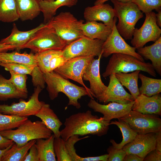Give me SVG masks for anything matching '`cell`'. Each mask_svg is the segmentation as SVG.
<instances>
[{"label": "cell", "mask_w": 161, "mask_h": 161, "mask_svg": "<svg viewBox=\"0 0 161 161\" xmlns=\"http://www.w3.org/2000/svg\"><path fill=\"white\" fill-rule=\"evenodd\" d=\"M89 137L86 136L81 138H79V136L77 135H73L65 141L66 146L71 158V161H106L107 155L105 154L96 157H82L79 156L76 153L74 145L78 141Z\"/></svg>", "instance_id": "cell-29"}, {"label": "cell", "mask_w": 161, "mask_h": 161, "mask_svg": "<svg viewBox=\"0 0 161 161\" xmlns=\"http://www.w3.org/2000/svg\"><path fill=\"white\" fill-rule=\"evenodd\" d=\"M155 133L156 141V149L161 152V130Z\"/></svg>", "instance_id": "cell-49"}, {"label": "cell", "mask_w": 161, "mask_h": 161, "mask_svg": "<svg viewBox=\"0 0 161 161\" xmlns=\"http://www.w3.org/2000/svg\"><path fill=\"white\" fill-rule=\"evenodd\" d=\"M84 22L82 20H78L69 12H62L54 16L47 24L66 44L84 36L80 28Z\"/></svg>", "instance_id": "cell-6"}, {"label": "cell", "mask_w": 161, "mask_h": 161, "mask_svg": "<svg viewBox=\"0 0 161 161\" xmlns=\"http://www.w3.org/2000/svg\"><path fill=\"white\" fill-rule=\"evenodd\" d=\"M123 161H143V159L134 154H126Z\"/></svg>", "instance_id": "cell-47"}, {"label": "cell", "mask_w": 161, "mask_h": 161, "mask_svg": "<svg viewBox=\"0 0 161 161\" xmlns=\"http://www.w3.org/2000/svg\"><path fill=\"white\" fill-rule=\"evenodd\" d=\"M139 9L145 13L153 10L158 12L161 10V0H131Z\"/></svg>", "instance_id": "cell-38"}, {"label": "cell", "mask_w": 161, "mask_h": 161, "mask_svg": "<svg viewBox=\"0 0 161 161\" xmlns=\"http://www.w3.org/2000/svg\"><path fill=\"white\" fill-rule=\"evenodd\" d=\"M66 61L62 54L53 57L49 63V72L54 71L56 68L62 65Z\"/></svg>", "instance_id": "cell-43"}, {"label": "cell", "mask_w": 161, "mask_h": 161, "mask_svg": "<svg viewBox=\"0 0 161 161\" xmlns=\"http://www.w3.org/2000/svg\"><path fill=\"white\" fill-rule=\"evenodd\" d=\"M66 43L47 24L38 30L22 48L37 53L49 50H63Z\"/></svg>", "instance_id": "cell-7"}, {"label": "cell", "mask_w": 161, "mask_h": 161, "mask_svg": "<svg viewBox=\"0 0 161 161\" xmlns=\"http://www.w3.org/2000/svg\"><path fill=\"white\" fill-rule=\"evenodd\" d=\"M119 119L127 123L138 134L156 133L161 130V119L154 114H143L131 110Z\"/></svg>", "instance_id": "cell-10"}, {"label": "cell", "mask_w": 161, "mask_h": 161, "mask_svg": "<svg viewBox=\"0 0 161 161\" xmlns=\"http://www.w3.org/2000/svg\"><path fill=\"white\" fill-rule=\"evenodd\" d=\"M94 56H79L67 60L61 66L54 70L66 79L76 81L86 88L92 96L89 88L84 83L83 76L88 65L94 58Z\"/></svg>", "instance_id": "cell-12"}, {"label": "cell", "mask_w": 161, "mask_h": 161, "mask_svg": "<svg viewBox=\"0 0 161 161\" xmlns=\"http://www.w3.org/2000/svg\"><path fill=\"white\" fill-rule=\"evenodd\" d=\"M28 93L19 90L10 81L0 75V100L5 101L10 99H26Z\"/></svg>", "instance_id": "cell-30"}, {"label": "cell", "mask_w": 161, "mask_h": 161, "mask_svg": "<svg viewBox=\"0 0 161 161\" xmlns=\"http://www.w3.org/2000/svg\"><path fill=\"white\" fill-rule=\"evenodd\" d=\"M14 142L12 140L7 139L0 134V149H4L12 145Z\"/></svg>", "instance_id": "cell-46"}, {"label": "cell", "mask_w": 161, "mask_h": 161, "mask_svg": "<svg viewBox=\"0 0 161 161\" xmlns=\"http://www.w3.org/2000/svg\"><path fill=\"white\" fill-rule=\"evenodd\" d=\"M0 66L4 67L5 70L9 72L27 75H30L32 70L35 67L18 63H3L1 62Z\"/></svg>", "instance_id": "cell-39"}, {"label": "cell", "mask_w": 161, "mask_h": 161, "mask_svg": "<svg viewBox=\"0 0 161 161\" xmlns=\"http://www.w3.org/2000/svg\"><path fill=\"white\" fill-rule=\"evenodd\" d=\"M35 116L39 118L52 131L55 138L61 137L59 129L63 123L50 108L49 104L45 103Z\"/></svg>", "instance_id": "cell-21"}, {"label": "cell", "mask_w": 161, "mask_h": 161, "mask_svg": "<svg viewBox=\"0 0 161 161\" xmlns=\"http://www.w3.org/2000/svg\"><path fill=\"white\" fill-rule=\"evenodd\" d=\"M117 20L116 17H115L112 32L103 44V56L107 58L113 53L124 54L144 61L143 58L136 51V49L128 44L119 33L116 27Z\"/></svg>", "instance_id": "cell-13"}, {"label": "cell", "mask_w": 161, "mask_h": 161, "mask_svg": "<svg viewBox=\"0 0 161 161\" xmlns=\"http://www.w3.org/2000/svg\"><path fill=\"white\" fill-rule=\"evenodd\" d=\"M19 18L22 21L32 20L41 11L39 1L37 0H15Z\"/></svg>", "instance_id": "cell-24"}, {"label": "cell", "mask_w": 161, "mask_h": 161, "mask_svg": "<svg viewBox=\"0 0 161 161\" xmlns=\"http://www.w3.org/2000/svg\"><path fill=\"white\" fill-rule=\"evenodd\" d=\"M114 5L115 17L118 19L117 30L126 40H131L137 22L143 17V13L131 1L111 0Z\"/></svg>", "instance_id": "cell-3"}, {"label": "cell", "mask_w": 161, "mask_h": 161, "mask_svg": "<svg viewBox=\"0 0 161 161\" xmlns=\"http://www.w3.org/2000/svg\"><path fill=\"white\" fill-rule=\"evenodd\" d=\"M104 42L84 35L67 45L62 50V55L66 61L79 56L98 57L103 53Z\"/></svg>", "instance_id": "cell-8"}, {"label": "cell", "mask_w": 161, "mask_h": 161, "mask_svg": "<svg viewBox=\"0 0 161 161\" xmlns=\"http://www.w3.org/2000/svg\"><path fill=\"white\" fill-rule=\"evenodd\" d=\"M102 54L97 59L94 58L92 60L85 69L83 76V80L89 81V89L93 97L96 98L103 94L107 88L102 81L100 74V61Z\"/></svg>", "instance_id": "cell-17"}, {"label": "cell", "mask_w": 161, "mask_h": 161, "mask_svg": "<svg viewBox=\"0 0 161 161\" xmlns=\"http://www.w3.org/2000/svg\"><path fill=\"white\" fill-rule=\"evenodd\" d=\"M36 140H30L24 146L18 147L14 143L5 152L2 161H23L30 147L35 144Z\"/></svg>", "instance_id": "cell-34"}, {"label": "cell", "mask_w": 161, "mask_h": 161, "mask_svg": "<svg viewBox=\"0 0 161 161\" xmlns=\"http://www.w3.org/2000/svg\"><path fill=\"white\" fill-rule=\"evenodd\" d=\"M44 23H41L36 27L28 31L19 30L15 24H13V27L10 34L7 37L2 39L0 44L14 45L17 49L20 50L26 44L34 34L43 27Z\"/></svg>", "instance_id": "cell-20"}, {"label": "cell", "mask_w": 161, "mask_h": 161, "mask_svg": "<svg viewBox=\"0 0 161 161\" xmlns=\"http://www.w3.org/2000/svg\"><path fill=\"white\" fill-rule=\"evenodd\" d=\"M10 72L11 75L9 79L10 81L19 90L28 93L26 86L27 75L17 74L12 72Z\"/></svg>", "instance_id": "cell-40"}, {"label": "cell", "mask_w": 161, "mask_h": 161, "mask_svg": "<svg viewBox=\"0 0 161 161\" xmlns=\"http://www.w3.org/2000/svg\"><path fill=\"white\" fill-rule=\"evenodd\" d=\"M108 157L107 161H123L126 155V152L122 149H117L112 145L107 149Z\"/></svg>", "instance_id": "cell-42"}, {"label": "cell", "mask_w": 161, "mask_h": 161, "mask_svg": "<svg viewBox=\"0 0 161 161\" xmlns=\"http://www.w3.org/2000/svg\"><path fill=\"white\" fill-rule=\"evenodd\" d=\"M65 141L61 137L55 138L53 146L55 156L57 161H71L67 151Z\"/></svg>", "instance_id": "cell-37"}, {"label": "cell", "mask_w": 161, "mask_h": 161, "mask_svg": "<svg viewBox=\"0 0 161 161\" xmlns=\"http://www.w3.org/2000/svg\"><path fill=\"white\" fill-rule=\"evenodd\" d=\"M55 137L52 134L47 139L36 140L34 145L38 152L39 161H56L53 143Z\"/></svg>", "instance_id": "cell-27"}, {"label": "cell", "mask_w": 161, "mask_h": 161, "mask_svg": "<svg viewBox=\"0 0 161 161\" xmlns=\"http://www.w3.org/2000/svg\"><path fill=\"white\" fill-rule=\"evenodd\" d=\"M28 119L27 117L0 113V131L16 128Z\"/></svg>", "instance_id": "cell-36"}, {"label": "cell", "mask_w": 161, "mask_h": 161, "mask_svg": "<svg viewBox=\"0 0 161 161\" xmlns=\"http://www.w3.org/2000/svg\"><path fill=\"white\" fill-rule=\"evenodd\" d=\"M118 121L115 120L110 122V125H116L120 129L122 135L123 139L119 143H117L113 140H111L110 142L112 145L117 149H122L127 144L131 142L137 133L132 129L126 122L118 119Z\"/></svg>", "instance_id": "cell-32"}, {"label": "cell", "mask_w": 161, "mask_h": 161, "mask_svg": "<svg viewBox=\"0 0 161 161\" xmlns=\"http://www.w3.org/2000/svg\"><path fill=\"white\" fill-rule=\"evenodd\" d=\"M78 0H55L52 1H39L41 12L43 14L44 23H48L54 16L57 10L63 6L71 7L75 5Z\"/></svg>", "instance_id": "cell-25"}, {"label": "cell", "mask_w": 161, "mask_h": 161, "mask_svg": "<svg viewBox=\"0 0 161 161\" xmlns=\"http://www.w3.org/2000/svg\"><path fill=\"white\" fill-rule=\"evenodd\" d=\"M19 18L15 0H0V21L10 23Z\"/></svg>", "instance_id": "cell-33"}, {"label": "cell", "mask_w": 161, "mask_h": 161, "mask_svg": "<svg viewBox=\"0 0 161 161\" xmlns=\"http://www.w3.org/2000/svg\"><path fill=\"white\" fill-rule=\"evenodd\" d=\"M131 110L143 114L161 115V95L160 93L150 97L140 94L134 100Z\"/></svg>", "instance_id": "cell-19"}, {"label": "cell", "mask_w": 161, "mask_h": 161, "mask_svg": "<svg viewBox=\"0 0 161 161\" xmlns=\"http://www.w3.org/2000/svg\"><path fill=\"white\" fill-rule=\"evenodd\" d=\"M47 89L49 98L53 100L58 93L62 92L69 99L68 106H72L77 109L81 107L78 100L83 96L88 95L94 99L91 94L84 87L78 86L62 77L54 71L44 73Z\"/></svg>", "instance_id": "cell-2"}, {"label": "cell", "mask_w": 161, "mask_h": 161, "mask_svg": "<svg viewBox=\"0 0 161 161\" xmlns=\"http://www.w3.org/2000/svg\"><path fill=\"white\" fill-rule=\"evenodd\" d=\"M62 54V50H49L36 53L37 65L43 73L49 72V63L54 56Z\"/></svg>", "instance_id": "cell-35"}, {"label": "cell", "mask_w": 161, "mask_h": 161, "mask_svg": "<svg viewBox=\"0 0 161 161\" xmlns=\"http://www.w3.org/2000/svg\"><path fill=\"white\" fill-rule=\"evenodd\" d=\"M16 49L17 47L14 45L0 44V52H6L8 50H12Z\"/></svg>", "instance_id": "cell-48"}, {"label": "cell", "mask_w": 161, "mask_h": 161, "mask_svg": "<svg viewBox=\"0 0 161 161\" xmlns=\"http://www.w3.org/2000/svg\"><path fill=\"white\" fill-rule=\"evenodd\" d=\"M12 145L10 146L7 148L4 149H0V161H2V157L6 152L10 148Z\"/></svg>", "instance_id": "cell-52"}, {"label": "cell", "mask_w": 161, "mask_h": 161, "mask_svg": "<svg viewBox=\"0 0 161 161\" xmlns=\"http://www.w3.org/2000/svg\"><path fill=\"white\" fill-rule=\"evenodd\" d=\"M32 80L33 85L35 86H40L42 89L45 88L46 83L44 73L36 65L33 69L31 73Z\"/></svg>", "instance_id": "cell-41"}, {"label": "cell", "mask_w": 161, "mask_h": 161, "mask_svg": "<svg viewBox=\"0 0 161 161\" xmlns=\"http://www.w3.org/2000/svg\"><path fill=\"white\" fill-rule=\"evenodd\" d=\"M144 21L139 29L135 28L131 43L136 49L143 47L150 41L155 42L161 37V29L157 25L156 13H145Z\"/></svg>", "instance_id": "cell-11"}, {"label": "cell", "mask_w": 161, "mask_h": 161, "mask_svg": "<svg viewBox=\"0 0 161 161\" xmlns=\"http://www.w3.org/2000/svg\"><path fill=\"white\" fill-rule=\"evenodd\" d=\"M29 152L26 154L23 161H39L37 150L33 145L29 149Z\"/></svg>", "instance_id": "cell-44"}, {"label": "cell", "mask_w": 161, "mask_h": 161, "mask_svg": "<svg viewBox=\"0 0 161 161\" xmlns=\"http://www.w3.org/2000/svg\"><path fill=\"white\" fill-rule=\"evenodd\" d=\"M156 135L154 133L138 134L131 142L122 148L126 154H134L143 159L156 148Z\"/></svg>", "instance_id": "cell-16"}, {"label": "cell", "mask_w": 161, "mask_h": 161, "mask_svg": "<svg viewBox=\"0 0 161 161\" xmlns=\"http://www.w3.org/2000/svg\"><path fill=\"white\" fill-rule=\"evenodd\" d=\"M110 122L92 114L90 110L73 114L65 119L64 127L60 131L61 137L66 141L75 135L89 134L101 137L106 134Z\"/></svg>", "instance_id": "cell-1"}, {"label": "cell", "mask_w": 161, "mask_h": 161, "mask_svg": "<svg viewBox=\"0 0 161 161\" xmlns=\"http://www.w3.org/2000/svg\"><path fill=\"white\" fill-rule=\"evenodd\" d=\"M52 133L42 121L32 122L28 119L15 129L0 131L1 135L13 140L18 147L32 140L48 138Z\"/></svg>", "instance_id": "cell-4"}, {"label": "cell", "mask_w": 161, "mask_h": 161, "mask_svg": "<svg viewBox=\"0 0 161 161\" xmlns=\"http://www.w3.org/2000/svg\"><path fill=\"white\" fill-rule=\"evenodd\" d=\"M136 70L147 72L154 77L156 76V71L150 63L141 61L130 55L119 53L112 54L102 75L106 78L112 74L128 73Z\"/></svg>", "instance_id": "cell-5"}, {"label": "cell", "mask_w": 161, "mask_h": 161, "mask_svg": "<svg viewBox=\"0 0 161 161\" xmlns=\"http://www.w3.org/2000/svg\"><path fill=\"white\" fill-rule=\"evenodd\" d=\"M45 1H54L55 0H43Z\"/></svg>", "instance_id": "cell-53"}, {"label": "cell", "mask_w": 161, "mask_h": 161, "mask_svg": "<svg viewBox=\"0 0 161 161\" xmlns=\"http://www.w3.org/2000/svg\"><path fill=\"white\" fill-rule=\"evenodd\" d=\"M134 103V101L126 104L110 102L107 104H102L91 99L87 105L94 112L103 114L105 120L110 122L112 119H118L128 114L131 110Z\"/></svg>", "instance_id": "cell-15"}, {"label": "cell", "mask_w": 161, "mask_h": 161, "mask_svg": "<svg viewBox=\"0 0 161 161\" xmlns=\"http://www.w3.org/2000/svg\"><path fill=\"white\" fill-rule=\"evenodd\" d=\"M109 77V84L106 90L96 98L99 102L104 104L110 102L126 104L134 100L131 95L124 89L115 74H112Z\"/></svg>", "instance_id": "cell-14"}, {"label": "cell", "mask_w": 161, "mask_h": 161, "mask_svg": "<svg viewBox=\"0 0 161 161\" xmlns=\"http://www.w3.org/2000/svg\"><path fill=\"white\" fill-rule=\"evenodd\" d=\"M83 17L86 21H101L112 29L115 14L114 8L109 4L104 3L86 7Z\"/></svg>", "instance_id": "cell-18"}, {"label": "cell", "mask_w": 161, "mask_h": 161, "mask_svg": "<svg viewBox=\"0 0 161 161\" xmlns=\"http://www.w3.org/2000/svg\"><path fill=\"white\" fill-rule=\"evenodd\" d=\"M0 62L18 63L33 67L37 65L35 54L26 52L21 53L16 51L0 52Z\"/></svg>", "instance_id": "cell-26"}, {"label": "cell", "mask_w": 161, "mask_h": 161, "mask_svg": "<svg viewBox=\"0 0 161 161\" xmlns=\"http://www.w3.org/2000/svg\"><path fill=\"white\" fill-rule=\"evenodd\" d=\"M143 58L149 60L155 71L161 75V36L152 45L137 49Z\"/></svg>", "instance_id": "cell-23"}, {"label": "cell", "mask_w": 161, "mask_h": 161, "mask_svg": "<svg viewBox=\"0 0 161 161\" xmlns=\"http://www.w3.org/2000/svg\"><path fill=\"white\" fill-rule=\"evenodd\" d=\"M37 0L38 1H43V0Z\"/></svg>", "instance_id": "cell-54"}, {"label": "cell", "mask_w": 161, "mask_h": 161, "mask_svg": "<svg viewBox=\"0 0 161 161\" xmlns=\"http://www.w3.org/2000/svg\"><path fill=\"white\" fill-rule=\"evenodd\" d=\"M145 161H161V152L156 149L151 151L144 158Z\"/></svg>", "instance_id": "cell-45"}, {"label": "cell", "mask_w": 161, "mask_h": 161, "mask_svg": "<svg viewBox=\"0 0 161 161\" xmlns=\"http://www.w3.org/2000/svg\"><path fill=\"white\" fill-rule=\"evenodd\" d=\"M80 28L84 36L92 39L105 41L111 34L112 29L101 23L96 21H86L81 25Z\"/></svg>", "instance_id": "cell-22"}, {"label": "cell", "mask_w": 161, "mask_h": 161, "mask_svg": "<svg viewBox=\"0 0 161 161\" xmlns=\"http://www.w3.org/2000/svg\"><path fill=\"white\" fill-rule=\"evenodd\" d=\"M138 78L141 82L139 88L140 94L150 97L161 92V79L153 78L139 73Z\"/></svg>", "instance_id": "cell-31"}, {"label": "cell", "mask_w": 161, "mask_h": 161, "mask_svg": "<svg viewBox=\"0 0 161 161\" xmlns=\"http://www.w3.org/2000/svg\"><path fill=\"white\" fill-rule=\"evenodd\" d=\"M140 70L132 72H117L115 74V76L122 86L127 88L135 100L140 95L138 85Z\"/></svg>", "instance_id": "cell-28"}, {"label": "cell", "mask_w": 161, "mask_h": 161, "mask_svg": "<svg viewBox=\"0 0 161 161\" xmlns=\"http://www.w3.org/2000/svg\"><path fill=\"white\" fill-rule=\"evenodd\" d=\"M157 14H156V23L157 25L161 27V10H160Z\"/></svg>", "instance_id": "cell-50"}, {"label": "cell", "mask_w": 161, "mask_h": 161, "mask_svg": "<svg viewBox=\"0 0 161 161\" xmlns=\"http://www.w3.org/2000/svg\"><path fill=\"white\" fill-rule=\"evenodd\" d=\"M109 0H95L94 3V5H97L104 3L106 1ZM122 1H131V0H117Z\"/></svg>", "instance_id": "cell-51"}, {"label": "cell", "mask_w": 161, "mask_h": 161, "mask_svg": "<svg viewBox=\"0 0 161 161\" xmlns=\"http://www.w3.org/2000/svg\"><path fill=\"white\" fill-rule=\"evenodd\" d=\"M42 89L37 86L27 101L20 98L19 102L10 105H0V113L21 117L35 115L45 103L39 101L38 96Z\"/></svg>", "instance_id": "cell-9"}]
</instances>
